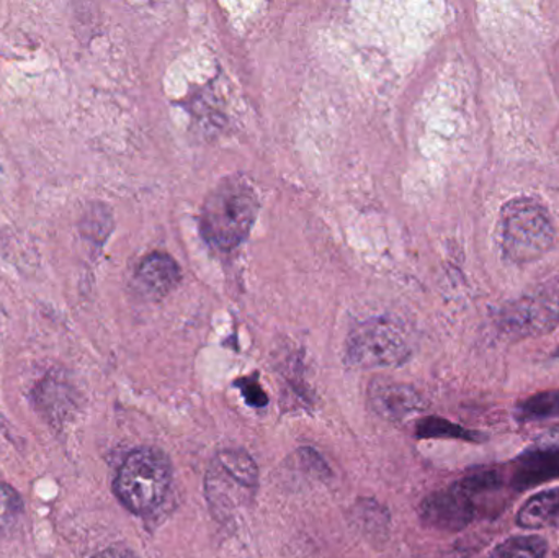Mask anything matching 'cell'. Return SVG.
Listing matches in <instances>:
<instances>
[{
  "label": "cell",
  "instance_id": "obj_9",
  "mask_svg": "<svg viewBox=\"0 0 559 558\" xmlns=\"http://www.w3.org/2000/svg\"><path fill=\"white\" fill-rule=\"evenodd\" d=\"M374 412L391 422H400L420 408V399L413 389L396 383H380L370 390Z\"/></svg>",
  "mask_w": 559,
  "mask_h": 558
},
{
  "label": "cell",
  "instance_id": "obj_13",
  "mask_svg": "<svg viewBox=\"0 0 559 558\" xmlns=\"http://www.w3.org/2000/svg\"><path fill=\"white\" fill-rule=\"evenodd\" d=\"M417 436L423 439H460V441L483 442L485 436L478 431H469L463 426L455 423L447 422V419L429 416L424 418L417 426Z\"/></svg>",
  "mask_w": 559,
  "mask_h": 558
},
{
  "label": "cell",
  "instance_id": "obj_1",
  "mask_svg": "<svg viewBox=\"0 0 559 558\" xmlns=\"http://www.w3.org/2000/svg\"><path fill=\"white\" fill-rule=\"evenodd\" d=\"M258 210V195L248 182L226 179L203 203L200 231L213 248L233 251L251 233Z\"/></svg>",
  "mask_w": 559,
  "mask_h": 558
},
{
  "label": "cell",
  "instance_id": "obj_15",
  "mask_svg": "<svg viewBox=\"0 0 559 558\" xmlns=\"http://www.w3.org/2000/svg\"><path fill=\"white\" fill-rule=\"evenodd\" d=\"M94 558H136L133 553H130L123 547H111V549L104 550V553L97 554Z\"/></svg>",
  "mask_w": 559,
  "mask_h": 558
},
{
  "label": "cell",
  "instance_id": "obj_10",
  "mask_svg": "<svg viewBox=\"0 0 559 558\" xmlns=\"http://www.w3.org/2000/svg\"><path fill=\"white\" fill-rule=\"evenodd\" d=\"M515 521L524 530H545V527L559 526V488L542 491L525 501L524 507L519 510Z\"/></svg>",
  "mask_w": 559,
  "mask_h": 558
},
{
  "label": "cell",
  "instance_id": "obj_12",
  "mask_svg": "<svg viewBox=\"0 0 559 558\" xmlns=\"http://www.w3.org/2000/svg\"><path fill=\"white\" fill-rule=\"evenodd\" d=\"M548 544L537 534L514 536L502 541L489 558H547Z\"/></svg>",
  "mask_w": 559,
  "mask_h": 558
},
{
  "label": "cell",
  "instance_id": "obj_6",
  "mask_svg": "<svg viewBox=\"0 0 559 558\" xmlns=\"http://www.w3.org/2000/svg\"><path fill=\"white\" fill-rule=\"evenodd\" d=\"M420 520L430 530L459 533L481 518V510L456 482L445 490L433 491L420 503Z\"/></svg>",
  "mask_w": 559,
  "mask_h": 558
},
{
  "label": "cell",
  "instance_id": "obj_5",
  "mask_svg": "<svg viewBox=\"0 0 559 558\" xmlns=\"http://www.w3.org/2000/svg\"><path fill=\"white\" fill-rule=\"evenodd\" d=\"M409 357V346L397 327L386 320H371L352 331L345 359L360 369L394 367Z\"/></svg>",
  "mask_w": 559,
  "mask_h": 558
},
{
  "label": "cell",
  "instance_id": "obj_2",
  "mask_svg": "<svg viewBox=\"0 0 559 558\" xmlns=\"http://www.w3.org/2000/svg\"><path fill=\"white\" fill-rule=\"evenodd\" d=\"M259 471L254 459L245 451H222L205 478V495L215 518L233 520L254 500Z\"/></svg>",
  "mask_w": 559,
  "mask_h": 558
},
{
  "label": "cell",
  "instance_id": "obj_7",
  "mask_svg": "<svg viewBox=\"0 0 559 558\" xmlns=\"http://www.w3.org/2000/svg\"><path fill=\"white\" fill-rule=\"evenodd\" d=\"M559 478V446L528 449L512 464L509 487L527 491Z\"/></svg>",
  "mask_w": 559,
  "mask_h": 558
},
{
  "label": "cell",
  "instance_id": "obj_3",
  "mask_svg": "<svg viewBox=\"0 0 559 558\" xmlns=\"http://www.w3.org/2000/svg\"><path fill=\"white\" fill-rule=\"evenodd\" d=\"M173 480V468L164 452L136 449L124 459L115 480V494L134 514H147L163 504Z\"/></svg>",
  "mask_w": 559,
  "mask_h": 558
},
{
  "label": "cell",
  "instance_id": "obj_4",
  "mask_svg": "<svg viewBox=\"0 0 559 558\" xmlns=\"http://www.w3.org/2000/svg\"><path fill=\"white\" fill-rule=\"evenodd\" d=\"M554 241L550 216L534 200H512L502 210V245L512 261H535L550 251Z\"/></svg>",
  "mask_w": 559,
  "mask_h": 558
},
{
  "label": "cell",
  "instance_id": "obj_11",
  "mask_svg": "<svg viewBox=\"0 0 559 558\" xmlns=\"http://www.w3.org/2000/svg\"><path fill=\"white\" fill-rule=\"evenodd\" d=\"M519 422H544V419L559 418V390L537 393L519 403L515 408Z\"/></svg>",
  "mask_w": 559,
  "mask_h": 558
},
{
  "label": "cell",
  "instance_id": "obj_8",
  "mask_svg": "<svg viewBox=\"0 0 559 558\" xmlns=\"http://www.w3.org/2000/svg\"><path fill=\"white\" fill-rule=\"evenodd\" d=\"M138 284L150 295L163 297L180 281V268L170 256L153 252L143 259L136 272Z\"/></svg>",
  "mask_w": 559,
  "mask_h": 558
},
{
  "label": "cell",
  "instance_id": "obj_14",
  "mask_svg": "<svg viewBox=\"0 0 559 558\" xmlns=\"http://www.w3.org/2000/svg\"><path fill=\"white\" fill-rule=\"evenodd\" d=\"M22 514V500L9 485L0 484V533L12 527Z\"/></svg>",
  "mask_w": 559,
  "mask_h": 558
}]
</instances>
